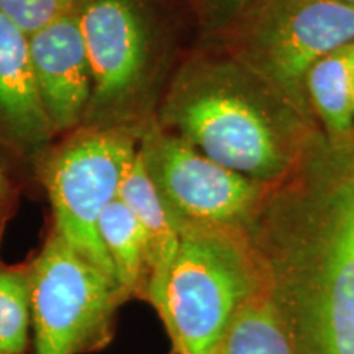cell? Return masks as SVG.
<instances>
[{
	"label": "cell",
	"instance_id": "1",
	"mask_svg": "<svg viewBox=\"0 0 354 354\" xmlns=\"http://www.w3.org/2000/svg\"><path fill=\"white\" fill-rule=\"evenodd\" d=\"M254 248L292 354H354V165L274 203Z\"/></svg>",
	"mask_w": 354,
	"mask_h": 354
},
{
	"label": "cell",
	"instance_id": "2",
	"mask_svg": "<svg viewBox=\"0 0 354 354\" xmlns=\"http://www.w3.org/2000/svg\"><path fill=\"white\" fill-rule=\"evenodd\" d=\"M264 289L263 264L238 228L180 227L153 300L174 354H212L243 305Z\"/></svg>",
	"mask_w": 354,
	"mask_h": 354
},
{
	"label": "cell",
	"instance_id": "3",
	"mask_svg": "<svg viewBox=\"0 0 354 354\" xmlns=\"http://www.w3.org/2000/svg\"><path fill=\"white\" fill-rule=\"evenodd\" d=\"M35 354H82L112 338L117 282L55 230L28 268Z\"/></svg>",
	"mask_w": 354,
	"mask_h": 354
},
{
	"label": "cell",
	"instance_id": "4",
	"mask_svg": "<svg viewBox=\"0 0 354 354\" xmlns=\"http://www.w3.org/2000/svg\"><path fill=\"white\" fill-rule=\"evenodd\" d=\"M136 153L130 135L100 127L59 146L43 167L55 232L115 282L112 263L99 236V220L109 203L118 198Z\"/></svg>",
	"mask_w": 354,
	"mask_h": 354
},
{
	"label": "cell",
	"instance_id": "5",
	"mask_svg": "<svg viewBox=\"0 0 354 354\" xmlns=\"http://www.w3.org/2000/svg\"><path fill=\"white\" fill-rule=\"evenodd\" d=\"M245 12L248 61L295 107L310 68L354 41V6L342 0H253Z\"/></svg>",
	"mask_w": 354,
	"mask_h": 354
},
{
	"label": "cell",
	"instance_id": "6",
	"mask_svg": "<svg viewBox=\"0 0 354 354\" xmlns=\"http://www.w3.org/2000/svg\"><path fill=\"white\" fill-rule=\"evenodd\" d=\"M167 117L180 138L250 179L279 176L287 154L269 117L233 88L202 82L171 102Z\"/></svg>",
	"mask_w": 354,
	"mask_h": 354
},
{
	"label": "cell",
	"instance_id": "7",
	"mask_svg": "<svg viewBox=\"0 0 354 354\" xmlns=\"http://www.w3.org/2000/svg\"><path fill=\"white\" fill-rule=\"evenodd\" d=\"M140 154L179 228H240L259 197L256 180L212 161L179 135L151 130Z\"/></svg>",
	"mask_w": 354,
	"mask_h": 354
},
{
	"label": "cell",
	"instance_id": "8",
	"mask_svg": "<svg viewBox=\"0 0 354 354\" xmlns=\"http://www.w3.org/2000/svg\"><path fill=\"white\" fill-rule=\"evenodd\" d=\"M79 25L92 76L88 120L117 117L143 84L149 25L140 0H81Z\"/></svg>",
	"mask_w": 354,
	"mask_h": 354
},
{
	"label": "cell",
	"instance_id": "9",
	"mask_svg": "<svg viewBox=\"0 0 354 354\" xmlns=\"http://www.w3.org/2000/svg\"><path fill=\"white\" fill-rule=\"evenodd\" d=\"M30 38V56L53 130H71L87 117L92 76L79 25V6Z\"/></svg>",
	"mask_w": 354,
	"mask_h": 354
},
{
	"label": "cell",
	"instance_id": "10",
	"mask_svg": "<svg viewBox=\"0 0 354 354\" xmlns=\"http://www.w3.org/2000/svg\"><path fill=\"white\" fill-rule=\"evenodd\" d=\"M0 131L25 148L55 135L35 79L30 38L0 13Z\"/></svg>",
	"mask_w": 354,
	"mask_h": 354
},
{
	"label": "cell",
	"instance_id": "11",
	"mask_svg": "<svg viewBox=\"0 0 354 354\" xmlns=\"http://www.w3.org/2000/svg\"><path fill=\"white\" fill-rule=\"evenodd\" d=\"M118 198L135 215L146 236L149 269L146 299L153 302L179 248L180 228L146 171L140 151L123 177Z\"/></svg>",
	"mask_w": 354,
	"mask_h": 354
},
{
	"label": "cell",
	"instance_id": "12",
	"mask_svg": "<svg viewBox=\"0 0 354 354\" xmlns=\"http://www.w3.org/2000/svg\"><path fill=\"white\" fill-rule=\"evenodd\" d=\"M353 77L354 41L323 56L305 79L307 99L335 140H349L354 135Z\"/></svg>",
	"mask_w": 354,
	"mask_h": 354
},
{
	"label": "cell",
	"instance_id": "13",
	"mask_svg": "<svg viewBox=\"0 0 354 354\" xmlns=\"http://www.w3.org/2000/svg\"><path fill=\"white\" fill-rule=\"evenodd\" d=\"M99 236L112 263L123 300L146 295L148 289V246L135 215L120 198L109 203L99 220Z\"/></svg>",
	"mask_w": 354,
	"mask_h": 354
},
{
	"label": "cell",
	"instance_id": "14",
	"mask_svg": "<svg viewBox=\"0 0 354 354\" xmlns=\"http://www.w3.org/2000/svg\"><path fill=\"white\" fill-rule=\"evenodd\" d=\"M212 354H292L284 320L268 289L243 305Z\"/></svg>",
	"mask_w": 354,
	"mask_h": 354
},
{
	"label": "cell",
	"instance_id": "15",
	"mask_svg": "<svg viewBox=\"0 0 354 354\" xmlns=\"http://www.w3.org/2000/svg\"><path fill=\"white\" fill-rule=\"evenodd\" d=\"M32 331L30 272L0 264V353L21 354Z\"/></svg>",
	"mask_w": 354,
	"mask_h": 354
},
{
	"label": "cell",
	"instance_id": "16",
	"mask_svg": "<svg viewBox=\"0 0 354 354\" xmlns=\"http://www.w3.org/2000/svg\"><path fill=\"white\" fill-rule=\"evenodd\" d=\"M81 0H0V13L10 19L26 37L74 10Z\"/></svg>",
	"mask_w": 354,
	"mask_h": 354
},
{
	"label": "cell",
	"instance_id": "17",
	"mask_svg": "<svg viewBox=\"0 0 354 354\" xmlns=\"http://www.w3.org/2000/svg\"><path fill=\"white\" fill-rule=\"evenodd\" d=\"M212 10L218 15H233V13L245 12L253 0H207Z\"/></svg>",
	"mask_w": 354,
	"mask_h": 354
},
{
	"label": "cell",
	"instance_id": "18",
	"mask_svg": "<svg viewBox=\"0 0 354 354\" xmlns=\"http://www.w3.org/2000/svg\"><path fill=\"white\" fill-rule=\"evenodd\" d=\"M7 194H8V183H7V177L3 176L2 169H0V207H2V205H3V202H6Z\"/></svg>",
	"mask_w": 354,
	"mask_h": 354
},
{
	"label": "cell",
	"instance_id": "19",
	"mask_svg": "<svg viewBox=\"0 0 354 354\" xmlns=\"http://www.w3.org/2000/svg\"><path fill=\"white\" fill-rule=\"evenodd\" d=\"M353 118H354V77H353Z\"/></svg>",
	"mask_w": 354,
	"mask_h": 354
},
{
	"label": "cell",
	"instance_id": "20",
	"mask_svg": "<svg viewBox=\"0 0 354 354\" xmlns=\"http://www.w3.org/2000/svg\"><path fill=\"white\" fill-rule=\"evenodd\" d=\"M342 2H346L349 6H354V0H342Z\"/></svg>",
	"mask_w": 354,
	"mask_h": 354
},
{
	"label": "cell",
	"instance_id": "21",
	"mask_svg": "<svg viewBox=\"0 0 354 354\" xmlns=\"http://www.w3.org/2000/svg\"><path fill=\"white\" fill-rule=\"evenodd\" d=\"M0 354H2V353H0Z\"/></svg>",
	"mask_w": 354,
	"mask_h": 354
}]
</instances>
